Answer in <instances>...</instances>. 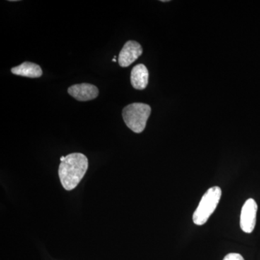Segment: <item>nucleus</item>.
I'll list each match as a JSON object with an SVG mask.
<instances>
[{"label":"nucleus","instance_id":"f257e3e1","mask_svg":"<svg viewBox=\"0 0 260 260\" xmlns=\"http://www.w3.org/2000/svg\"><path fill=\"white\" fill-rule=\"evenodd\" d=\"M88 160L83 153H74L65 156L59 167V177L64 189H74L88 170Z\"/></svg>","mask_w":260,"mask_h":260},{"label":"nucleus","instance_id":"f03ea898","mask_svg":"<svg viewBox=\"0 0 260 260\" xmlns=\"http://www.w3.org/2000/svg\"><path fill=\"white\" fill-rule=\"evenodd\" d=\"M151 113V108L143 103H133L123 109L122 116L126 125L135 133H143Z\"/></svg>","mask_w":260,"mask_h":260},{"label":"nucleus","instance_id":"7ed1b4c3","mask_svg":"<svg viewBox=\"0 0 260 260\" xmlns=\"http://www.w3.org/2000/svg\"><path fill=\"white\" fill-rule=\"evenodd\" d=\"M221 189L218 186L210 188L203 195L199 205L193 214V222L202 225L206 223L218 206L221 198Z\"/></svg>","mask_w":260,"mask_h":260},{"label":"nucleus","instance_id":"20e7f679","mask_svg":"<svg viewBox=\"0 0 260 260\" xmlns=\"http://www.w3.org/2000/svg\"><path fill=\"white\" fill-rule=\"evenodd\" d=\"M257 205L253 199L246 200L243 205L240 217V226L243 232L250 234L256 225Z\"/></svg>","mask_w":260,"mask_h":260},{"label":"nucleus","instance_id":"39448f33","mask_svg":"<svg viewBox=\"0 0 260 260\" xmlns=\"http://www.w3.org/2000/svg\"><path fill=\"white\" fill-rule=\"evenodd\" d=\"M143 54V48L139 43L129 41L124 44L119 54V64L121 68H127Z\"/></svg>","mask_w":260,"mask_h":260},{"label":"nucleus","instance_id":"423d86ee","mask_svg":"<svg viewBox=\"0 0 260 260\" xmlns=\"http://www.w3.org/2000/svg\"><path fill=\"white\" fill-rule=\"evenodd\" d=\"M99 89L89 83L76 84L68 88V93L79 102L93 100L99 95Z\"/></svg>","mask_w":260,"mask_h":260},{"label":"nucleus","instance_id":"0eeeda50","mask_svg":"<svg viewBox=\"0 0 260 260\" xmlns=\"http://www.w3.org/2000/svg\"><path fill=\"white\" fill-rule=\"evenodd\" d=\"M149 73L144 64H139L132 70L131 84L137 90H144L148 84Z\"/></svg>","mask_w":260,"mask_h":260},{"label":"nucleus","instance_id":"6e6552de","mask_svg":"<svg viewBox=\"0 0 260 260\" xmlns=\"http://www.w3.org/2000/svg\"><path fill=\"white\" fill-rule=\"evenodd\" d=\"M13 74L30 78H40L43 74L42 68L35 63L25 61L23 64L12 68Z\"/></svg>","mask_w":260,"mask_h":260},{"label":"nucleus","instance_id":"1a4fd4ad","mask_svg":"<svg viewBox=\"0 0 260 260\" xmlns=\"http://www.w3.org/2000/svg\"><path fill=\"white\" fill-rule=\"evenodd\" d=\"M223 260H244V259L241 254H237V253H231V254H227L224 257Z\"/></svg>","mask_w":260,"mask_h":260}]
</instances>
